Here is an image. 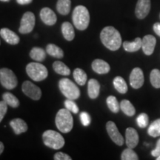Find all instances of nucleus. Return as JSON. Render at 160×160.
Segmentation results:
<instances>
[{
  "label": "nucleus",
  "mask_w": 160,
  "mask_h": 160,
  "mask_svg": "<svg viewBox=\"0 0 160 160\" xmlns=\"http://www.w3.org/2000/svg\"><path fill=\"white\" fill-rule=\"evenodd\" d=\"M0 43H1V42H0Z\"/></svg>",
  "instance_id": "a18cd8bd"
},
{
  "label": "nucleus",
  "mask_w": 160,
  "mask_h": 160,
  "mask_svg": "<svg viewBox=\"0 0 160 160\" xmlns=\"http://www.w3.org/2000/svg\"><path fill=\"white\" fill-rule=\"evenodd\" d=\"M121 159L122 160H138L139 157L137 153L133 151V149L128 148L124 150L121 156Z\"/></svg>",
  "instance_id": "473e14b6"
},
{
  "label": "nucleus",
  "mask_w": 160,
  "mask_h": 160,
  "mask_svg": "<svg viewBox=\"0 0 160 160\" xmlns=\"http://www.w3.org/2000/svg\"><path fill=\"white\" fill-rule=\"evenodd\" d=\"M107 105L108 108L111 110V111L113 112V113H117L119 112L120 109V104L118 102L117 98L113 96H110L107 98Z\"/></svg>",
  "instance_id": "7c9ffc66"
},
{
  "label": "nucleus",
  "mask_w": 160,
  "mask_h": 160,
  "mask_svg": "<svg viewBox=\"0 0 160 160\" xmlns=\"http://www.w3.org/2000/svg\"><path fill=\"white\" fill-rule=\"evenodd\" d=\"M123 48L128 52H136L142 48V39L136 38L133 42H124Z\"/></svg>",
  "instance_id": "412c9836"
},
{
  "label": "nucleus",
  "mask_w": 160,
  "mask_h": 160,
  "mask_svg": "<svg viewBox=\"0 0 160 160\" xmlns=\"http://www.w3.org/2000/svg\"><path fill=\"white\" fill-rule=\"evenodd\" d=\"M0 36L7 43L10 45H17L19 42L20 39L17 33L8 28H2L0 30Z\"/></svg>",
  "instance_id": "dca6fc26"
},
{
  "label": "nucleus",
  "mask_w": 160,
  "mask_h": 160,
  "mask_svg": "<svg viewBox=\"0 0 160 160\" xmlns=\"http://www.w3.org/2000/svg\"><path fill=\"white\" fill-rule=\"evenodd\" d=\"M150 80L151 85L156 88H160V71L158 69H153L150 75Z\"/></svg>",
  "instance_id": "2f4dec72"
},
{
  "label": "nucleus",
  "mask_w": 160,
  "mask_h": 160,
  "mask_svg": "<svg viewBox=\"0 0 160 160\" xmlns=\"http://www.w3.org/2000/svg\"><path fill=\"white\" fill-rule=\"evenodd\" d=\"M4 148H5V147H4V144L2 142H0V155L2 153V152L4 151Z\"/></svg>",
  "instance_id": "79ce46f5"
},
{
  "label": "nucleus",
  "mask_w": 160,
  "mask_h": 160,
  "mask_svg": "<svg viewBox=\"0 0 160 160\" xmlns=\"http://www.w3.org/2000/svg\"><path fill=\"white\" fill-rule=\"evenodd\" d=\"M3 101H5L8 105L11 106V108H16L19 105V101L13 93L6 92L2 95Z\"/></svg>",
  "instance_id": "c85d7f7f"
},
{
  "label": "nucleus",
  "mask_w": 160,
  "mask_h": 160,
  "mask_svg": "<svg viewBox=\"0 0 160 160\" xmlns=\"http://www.w3.org/2000/svg\"><path fill=\"white\" fill-rule=\"evenodd\" d=\"M71 0H58L57 9L60 14L67 15L71 11Z\"/></svg>",
  "instance_id": "393cba45"
},
{
  "label": "nucleus",
  "mask_w": 160,
  "mask_h": 160,
  "mask_svg": "<svg viewBox=\"0 0 160 160\" xmlns=\"http://www.w3.org/2000/svg\"><path fill=\"white\" fill-rule=\"evenodd\" d=\"M33 0H17V2L19 5H28L30 4Z\"/></svg>",
  "instance_id": "a19ab883"
},
{
  "label": "nucleus",
  "mask_w": 160,
  "mask_h": 160,
  "mask_svg": "<svg viewBox=\"0 0 160 160\" xmlns=\"http://www.w3.org/2000/svg\"><path fill=\"white\" fill-rule=\"evenodd\" d=\"M120 109L122 111V112L125 115L128 117H132L135 114L136 110L133 105H132L131 102L128 100L124 99L120 103Z\"/></svg>",
  "instance_id": "a878e982"
},
{
  "label": "nucleus",
  "mask_w": 160,
  "mask_h": 160,
  "mask_svg": "<svg viewBox=\"0 0 160 160\" xmlns=\"http://www.w3.org/2000/svg\"><path fill=\"white\" fill-rule=\"evenodd\" d=\"M0 1H2V2H8L9 0H0Z\"/></svg>",
  "instance_id": "37998d69"
},
{
  "label": "nucleus",
  "mask_w": 160,
  "mask_h": 160,
  "mask_svg": "<svg viewBox=\"0 0 160 160\" xmlns=\"http://www.w3.org/2000/svg\"><path fill=\"white\" fill-rule=\"evenodd\" d=\"M35 26V16L32 12H26L24 13L21 19L20 27L19 28V33L22 34H27L31 33L34 28Z\"/></svg>",
  "instance_id": "6e6552de"
},
{
  "label": "nucleus",
  "mask_w": 160,
  "mask_h": 160,
  "mask_svg": "<svg viewBox=\"0 0 160 160\" xmlns=\"http://www.w3.org/2000/svg\"><path fill=\"white\" fill-rule=\"evenodd\" d=\"M80 120H81V122L84 126H88L91 124V117L87 112H82L81 114H80Z\"/></svg>",
  "instance_id": "c9c22d12"
},
{
  "label": "nucleus",
  "mask_w": 160,
  "mask_h": 160,
  "mask_svg": "<svg viewBox=\"0 0 160 160\" xmlns=\"http://www.w3.org/2000/svg\"><path fill=\"white\" fill-rule=\"evenodd\" d=\"M55 122L60 131L64 133H69L73 126V119L71 111L67 108L60 109L56 116Z\"/></svg>",
  "instance_id": "7ed1b4c3"
},
{
  "label": "nucleus",
  "mask_w": 160,
  "mask_h": 160,
  "mask_svg": "<svg viewBox=\"0 0 160 160\" xmlns=\"http://www.w3.org/2000/svg\"><path fill=\"white\" fill-rule=\"evenodd\" d=\"M42 139L44 144L52 149H61L65 145V139L62 136L53 130H48L44 132Z\"/></svg>",
  "instance_id": "20e7f679"
},
{
  "label": "nucleus",
  "mask_w": 160,
  "mask_h": 160,
  "mask_svg": "<svg viewBox=\"0 0 160 160\" xmlns=\"http://www.w3.org/2000/svg\"><path fill=\"white\" fill-rule=\"evenodd\" d=\"M46 52L51 57L62 59L64 57V52L62 50L54 44H49L46 47Z\"/></svg>",
  "instance_id": "b1692460"
},
{
  "label": "nucleus",
  "mask_w": 160,
  "mask_h": 160,
  "mask_svg": "<svg viewBox=\"0 0 160 160\" xmlns=\"http://www.w3.org/2000/svg\"><path fill=\"white\" fill-rule=\"evenodd\" d=\"M0 82L4 88L12 90L17 86L18 81L15 73L7 68L0 69Z\"/></svg>",
  "instance_id": "0eeeda50"
},
{
  "label": "nucleus",
  "mask_w": 160,
  "mask_h": 160,
  "mask_svg": "<svg viewBox=\"0 0 160 160\" xmlns=\"http://www.w3.org/2000/svg\"><path fill=\"white\" fill-rule=\"evenodd\" d=\"M130 84L133 88H140L144 84V74L143 72L139 68H135L131 71L129 77Z\"/></svg>",
  "instance_id": "9b49d317"
},
{
  "label": "nucleus",
  "mask_w": 160,
  "mask_h": 160,
  "mask_svg": "<svg viewBox=\"0 0 160 160\" xmlns=\"http://www.w3.org/2000/svg\"><path fill=\"white\" fill-rule=\"evenodd\" d=\"M30 57L33 60L37 62H42L46 58L45 51L41 48L34 47L30 52Z\"/></svg>",
  "instance_id": "4be33fe9"
},
{
  "label": "nucleus",
  "mask_w": 160,
  "mask_h": 160,
  "mask_svg": "<svg viewBox=\"0 0 160 160\" xmlns=\"http://www.w3.org/2000/svg\"><path fill=\"white\" fill-rule=\"evenodd\" d=\"M55 160H71V157L63 152H58L54 155Z\"/></svg>",
  "instance_id": "4c0bfd02"
},
{
  "label": "nucleus",
  "mask_w": 160,
  "mask_h": 160,
  "mask_svg": "<svg viewBox=\"0 0 160 160\" xmlns=\"http://www.w3.org/2000/svg\"><path fill=\"white\" fill-rule=\"evenodd\" d=\"M157 160H160V155L157 158Z\"/></svg>",
  "instance_id": "c03bdc74"
},
{
  "label": "nucleus",
  "mask_w": 160,
  "mask_h": 160,
  "mask_svg": "<svg viewBox=\"0 0 160 160\" xmlns=\"http://www.w3.org/2000/svg\"><path fill=\"white\" fill-rule=\"evenodd\" d=\"M125 142L128 148H134L139 143V135L133 128H128L125 131Z\"/></svg>",
  "instance_id": "4468645a"
},
{
  "label": "nucleus",
  "mask_w": 160,
  "mask_h": 160,
  "mask_svg": "<svg viewBox=\"0 0 160 160\" xmlns=\"http://www.w3.org/2000/svg\"><path fill=\"white\" fill-rule=\"evenodd\" d=\"M72 19L75 27L80 31H84L88 27L90 23L88 10L83 5L77 6L73 11Z\"/></svg>",
  "instance_id": "f03ea898"
},
{
  "label": "nucleus",
  "mask_w": 160,
  "mask_h": 160,
  "mask_svg": "<svg viewBox=\"0 0 160 160\" xmlns=\"http://www.w3.org/2000/svg\"><path fill=\"white\" fill-rule=\"evenodd\" d=\"M151 154L154 157H158L160 155V139L157 141L155 149H153V151H152Z\"/></svg>",
  "instance_id": "58836bf2"
},
{
  "label": "nucleus",
  "mask_w": 160,
  "mask_h": 160,
  "mask_svg": "<svg viewBox=\"0 0 160 160\" xmlns=\"http://www.w3.org/2000/svg\"><path fill=\"white\" fill-rule=\"evenodd\" d=\"M53 68L56 73L59 75L68 76L71 74L70 68L62 62L56 61L53 64Z\"/></svg>",
  "instance_id": "5701e85b"
},
{
  "label": "nucleus",
  "mask_w": 160,
  "mask_h": 160,
  "mask_svg": "<svg viewBox=\"0 0 160 160\" xmlns=\"http://www.w3.org/2000/svg\"><path fill=\"white\" fill-rule=\"evenodd\" d=\"M148 116L145 113L139 114L137 118V125L141 128H145L147 127L148 125Z\"/></svg>",
  "instance_id": "72a5a7b5"
},
{
  "label": "nucleus",
  "mask_w": 160,
  "mask_h": 160,
  "mask_svg": "<svg viewBox=\"0 0 160 160\" xmlns=\"http://www.w3.org/2000/svg\"><path fill=\"white\" fill-rule=\"evenodd\" d=\"M100 39L103 45L111 51H117L121 47V35L119 32L112 26L104 28L100 33Z\"/></svg>",
  "instance_id": "f257e3e1"
},
{
  "label": "nucleus",
  "mask_w": 160,
  "mask_h": 160,
  "mask_svg": "<svg viewBox=\"0 0 160 160\" xmlns=\"http://www.w3.org/2000/svg\"><path fill=\"white\" fill-rule=\"evenodd\" d=\"M151 10V0H138L135 13L138 19H142L148 15Z\"/></svg>",
  "instance_id": "f8f14e48"
},
{
  "label": "nucleus",
  "mask_w": 160,
  "mask_h": 160,
  "mask_svg": "<svg viewBox=\"0 0 160 160\" xmlns=\"http://www.w3.org/2000/svg\"><path fill=\"white\" fill-rule=\"evenodd\" d=\"M148 133L152 137H157L160 136V119L153 121L148 129Z\"/></svg>",
  "instance_id": "c756f323"
},
{
  "label": "nucleus",
  "mask_w": 160,
  "mask_h": 160,
  "mask_svg": "<svg viewBox=\"0 0 160 160\" xmlns=\"http://www.w3.org/2000/svg\"><path fill=\"white\" fill-rule=\"evenodd\" d=\"M40 18L45 25L51 26L57 22V16L49 8H44L40 11Z\"/></svg>",
  "instance_id": "2eb2a0df"
},
{
  "label": "nucleus",
  "mask_w": 160,
  "mask_h": 160,
  "mask_svg": "<svg viewBox=\"0 0 160 160\" xmlns=\"http://www.w3.org/2000/svg\"><path fill=\"white\" fill-rule=\"evenodd\" d=\"M92 68H93V71L96 72L97 73L99 74H105L108 73L110 71V65L108 63L106 62L102 59H95L94 61L92 62Z\"/></svg>",
  "instance_id": "a211bd4d"
},
{
  "label": "nucleus",
  "mask_w": 160,
  "mask_h": 160,
  "mask_svg": "<svg viewBox=\"0 0 160 160\" xmlns=\"http://www.w3.org/2000/svg\"><path fill=\"white\" fill-rule=\"evenodd\" d=\"M22 90L25 94L33 100H39L42 97L41 89L30 81L24 82Z\"/></svg>",
  "instance_id": "1a4fd4ad"
},
{
  "label": "nucleus",
  "mask_w": 160,
  "mask_h": 160,
  "mask_svg": "<svg viewBox=\"0 0 160 160\" xmlns=\"http://www.w3.org/2000/svg\"><path fill=\"white\" fill-rule=\"evenodd\" d=\"M26 72L33 81L40 82L45 79L48 75L47 68L39 62H31L26 66Z\"/></svg>",
  "instance_id": "39448f33"
},
{
  "label": "nucleus",
  "mask_w": 160,
  "mask_h": 160,
  "mask_svg": "<svg viewBox=\"0 0 160 160\" xmlns=\"http://www.w3.org/2000/svg\"><path fill=\"white\" fill-rule=\"evenodd\" d=\"M59 88L62 93L69 99L75 100L80 97V91L79 88L74 82L67 78L59 80Z\"/></svg>",
  "instance_id": "423d86ee"
},
{
  "label": "nucleus",
  "mask_w": 160,
  "mask_h": 160,
  "mask_svg": "<svg viewBox=\"0 0 160 160\" xmlns=\"http://www.w3.org/2000/svg\"><path fill=\"white\" fill-rule=\"evenodd\" d=\"M157 39L152 35H146L142 39V48L145 54L150 56L154 51Z\"/></svg>",
  "instance_id": "ddd939ff"
},
{
  "label": "nucleus",
  "mask_w": 160,
  "mask_h": 160,
  "mask_svg": "<svg viewBox=\"0 0 160 160\" xmlns=\"http://www.w3.org/2000/svg\"><path fill=\"white\" fill-rule=\"evenodd\" d=\"M100 85L97 79H91L88 83V93L91 99H96L99 97Z\"/></svg>",
  "instance_id": "6ab92c4d"
},
{
  "label": "nucleus",
  "mask_w": 160,
  "mask_h": 160,
  "mask_svg": "<svg viewBox=\"0 0 160 160\" xmlns=\"http://www.w3.org/2000/svg\"><path fill=\"white\" fill-rule=\"evenodd\" d=\"M65 108H67L68 111H70L73 113H77L79 112V108L77 104L74 102V101L72 99H66L65 101Z\"/></svg>",
  "instance_id": "f704fd0d"
},
{
  "label": "nucleus",
  "mask_w": 160,
  "mask_h": 160,
  "mask_svg": "<svg viewBox=\"0 0 160 160\" xmlns=\"http://www.w3.org/2000/svg\"><path fill=\"white\" fill-rule=\"evenodd\" d=\"M73 78L78 85L82 86L85 85L88 79V76L86 73L81 68H76L73 71Z\"/></svg>",
  "instance_id": "bb28decb"
},
{
  "label": "nucleus",
  "mask_w": 160,
  "mask_h": 160,
  "mask_svg": "<svg viewBox=\"0 0 160 160\" xmlns=\"http://www.w3.org/2000/svg\"><path fill=\"white\" fill-rule=\"evenodd\" d=\"M8 105L5 101L0 102V122L2 121L8 111Z\"/></svg>",
  "instance_id": "e433bc0d"
},
{
  "label": "nucleus",
  "mask_w": 160,
  "mask_h": 160,
  "mask_svg": "<svg viewBox=\"0 0 160 160\" xmlns=\"http://www.w3.org/2000/svg\"><path fill=\"white\" fill-rule=\"evenodd\" d=\"M113 85L115 89L120 93H126L128 91V85L125 79L121 77H117L113 79Z\"/></svg>",
  "instance_id": "cd10ccee"
},
{
  "label": "nucleus",
  "mask_w": 160,
  "mask_h": 160,
  "mask_svg": "<svg viewBox=\"0 0 160 160\" xmlns=\"http://www.w3.org/2000/svg\"><path fill=\"white\" fill-rule=\"evenodd\" d=\"M62 33L64 38L68 41H72L75 37V32L73 25L68 22H65L62 25Z\"/></svg>",
  "instance_id": "aec40b11"
},
{
  "label": "nucleus",
  "mask_w": 160,
  "mask_h": 160,
  "mask_svg": "<svg viewBox=\"0 0 160 160\" xmlns=\"http://www.w3.org/2000/svg\"><path fill=\"white\" fill-rule=\"evenodd\" d=\"M10 125L17 135L25 133L28 129V125L25 122L23 119H19V118L12 119L10 122Z\"/></svg>",
  "instance_id": "f3484780"
},
{
  "label": "nucleus",
  "mask_w": 160,
  "mask_h": 160,
  "mask_svg": "<svg viewBox=\"0 0 160 160\" xmlns=\"http://www.w3.org/2000/svg\"><path fill=\"white\" fill-rule=\"evenodd\" d=\"M106 129H107L109 137H111L112 141L113 142L117 144V145L122 146L124 143L123 137L122 136L121 133H119V130H118L116 124L112 121L108 122L106 124Z\"/></svg>",
  "instance_id": "9d476101"
},
{
  "label": "nucleus",
  "mask_w": 160,
  "mask_h": 160,
  "mask_svg": "<svg viewBox=\"0 0 160 160\" xmlns=\"http://www.w3.org/2000/svg\"><path fill=\"white\" fill-rule=\"evenodd\" d=\"M153 31L156 33V34H157L159 37H160V23L157 22L153 25Z\"/></svg>",
  "instance_id": "ea45409f"
}]
</instances>
